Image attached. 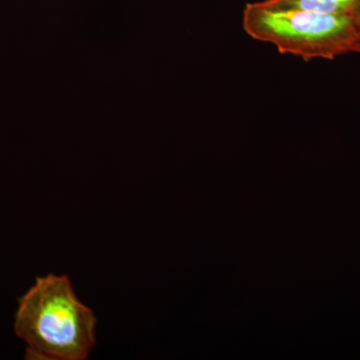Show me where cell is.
<instances>
[{"label": "cell", "mask_w": 360, "mask_h": 360, "mask_svg": "<svg viewBox=\"0 0 360 360\" xmlns=\"http://www.w3.org/2000/svg\"><path fill=\"white\" fill-rule=\"evenodd\" d=\"M96 321L68 276L49 274L18 300L14 330L27 345L26 359L84 360L96 345Z\"/></svg>", "instance_id": "6da1fadb"}, {"label": "cell", "mask_w": 360, "mask_h": 360, "mask_svg": "<svg viewBox=\"0 0 360 360\" xmlns=\"http://www.w3.org/2000/svg\"><path fill=\"white\" fill-rule=\"evenodd\" d=\"M246 34L274 44L281 54L303 60L335 59L354 52L360 30L354 18L300 8H279L262 1L246 4L243 13Z\"/></svg>", "instance_id": "7a4b0ae2"}, {"label": "cell", "mask_w": 360, "mask_h": 360, "mask_svg": "<svg viewBox=\"0 0 360 360\" xmlns=\"http://www.w3.org/2000/svg\"><path fill=\"white\" fill-rule=\"evenodd\" d=\"M265 6L279 8H300L329 15L356 18L360 0H262Z\"/></svg>", "instance_id": "3957f363"}, {"label": "cell", "mask_w": 360, "mask_h": 360, "mask_svg": "<svg viewBox=\"0 0 360 360\" xmlns=\"http://www.w3.org/2000/svg\"><path fill=\"white\" fill-rule=\"evenodd\" d=\"M354 52H359L360 53V37L359 39L357 40L356 44H355Z\"/></svg>", "instance_id": "277c9868"}, {"label": "cell", "mask_w": 360, "mask_h": 360, "mask_svg": "<svg viewBox=\"0 0 360 360\" xmlns=\"http://www.w3.org/2000/svg\"><path fill=\"white\" fill-rule=\"evenodd\" d=\"M355 22H356L357 26H359L360 30V11L359 14H357L356 18H354Z\"/></svg>", "instance_id": "5b68a950"}]
</instances>
